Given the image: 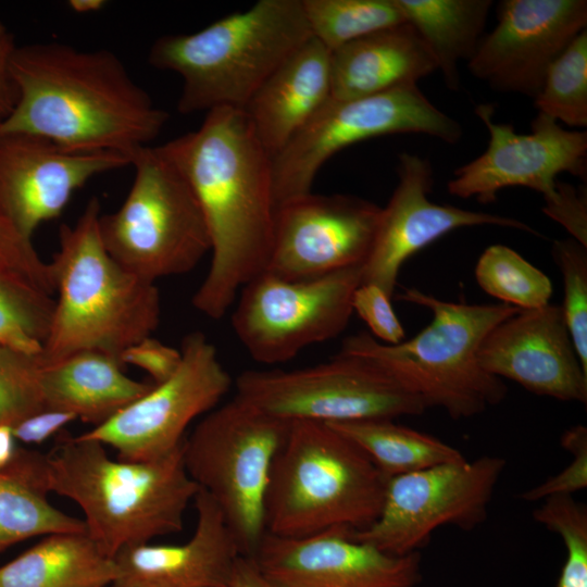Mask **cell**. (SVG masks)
I'll use <instances>...</instances> for the list:
<instances>
[{"label": "cell", "instance_id": "obj_46", "mask_svg": "<svg viewBox=\"0 0 587 587\" xmlns=\"http://www.w3.org/2000/svg\"><path fill=\"white\" fill-rule=\"evenodd\" d=\"M103 0H70L67 5L76 13H92L105 5Z\"/></svg>", "mask_w": 587, "mask_h": 587}, {"label": "cell", "instance_id": "obj_38", "mask_svg": "<svg viewBox=\"0 0 587 587\" xmlns=\"http://www.w3.org/2000/svg\"><path fill=\"white\" fill-rule=\"evenodd\" d=\"M0 268L22 274L54 292L50 265L37 253L32 239L22 236L0 209Z\"/></svg>", "mask_w": 587, "mask_h": 587}, {"label": "cell", "instance_id": "obj_14", "mask_svg": "<svg viewBox=\"0 0 587 587\" xmlns=\"http://www.w3.org/2000/svg\"><path fill=\"white\" fill-rule=\"evenodd\" d=\"M179 350L170 378L78 436L113 448L126 461L152 460L179 447L190 423L217 407L234 384L203 333L187 334Z\"/></svg>", "mask_w": 587, "mask_h": 587}, {"label": "cell", "instance_id": "obj_31", "mask_svg": "<svg viewBox=\"0 0 587 587\" xmlns=\"http://www.w3.org/2000/svg\"><path fill=\"white\" fill-rule=\"evenodd\" d=\"M302 7L312 37L329 51L405 23L396 0H302Z\"/></svg>", "mask_w": 587, "mask_h": 587}, {"label": "cell", "instance_id": "obj_2", "mask_svg": "<svg viewBox=\"0 0 587 587\" xmlns=\"http://www.w3.org/2000/svg\"><path fill=\"white\" fill-rule=\"evenodd\" d=\"M11 72L17 100L0 135L26 133L73 151L133 159L168 120L108 49L53 41L16 46Z\"/></svg>", "mask_w": 587, "mask_h": 587}, {"label": "cell", "instance_id": "obj_13", "mask_svg": "<svg viewBox=\"0 0 587 587\" xmlns=\"http://www.w3.org/2000/svg\"><path fill=\"white\" fill-rule=\"evenodd\" d=\"M505 463L501 457L484 455L389 477L378 517L351 537L405 555L423 548L441 526L471 530L486 520Z\"/></svg>", "mask_w": 587, "mask_h": 587}, {"label": "cell", "instance_id": "obj_35", "mask_svg": "<svg viewBox=\"0 0 587 587\" xmlns=\"http://www.w3.org/2000/svg\"><path fill=\"white\" fill-rule=\"evenodd\" d=\"M551 253L563 280V303L560 307L587 372V247L570 237L555 240Z\"/></svg>", "mask_w": 587, "mask_h": 587}, {"label": "cell", "instance_id": "obj_5", "mask_svg": "<svg viewBox=\"0 0 587 587\" xmlns=\"http://www.w3.org/2000/svg\"><path fill=\"white\" fill-rule=\"evenodd\" d=\"M310 38L302 0H259L196 33L158 38L148 61L182 77L180 113L243 110L262 84Z\"/></svg>", "mask_w": 587, "mask_h": 587}, {"label": "cell", "instance_id": "obj_15", "mask_svg": "<svg viewBox=\"0 0 587 587\" xmlns=\"http://www.w3.org/2000/svg\"><path fill=\"white\" fill-rule=\"evenodd\" d=\"M495 109L479 104L475 113L489 133L486 150L453 172L448 191L459 198L494 202L500 190L525 187L544 198L553 193L557 177L570 173L587 176V132L561 127L538 113L529 134H519L511 124L492 121Z\"/></svg>", "mask_w": 587, "mask_h": 587}, {"label": "cell", "instance_id": "obj_29", "mask_svg": "<svg viewBox=\"0 0 587 587\" xmlns=\"http://www.w3.org/2000/svg\"><path fill=\"white\" fill-rule=\"evenodd\" d=\"M329 425L354 441L388 478L465 459L445 441L394 420Z\"/></svg>", "mask_w": 587, "mask_h": 587}, {"label": "cell", "instance_id": "obj_47", "mask_svg": "<svg viewBox=\"0 0 587 587\" xmlns=\"http://www.w3.org/2000/svg\"><path fill=\"white\" fill-rule=\"evenodd\" d=\"M10 33H8L5 26L0 21V39L8 36Z\"/></svg>", "mask_w": 587, "mask_h": 587}, {"label": "cell", "instance_id": "obj_33", "mask_svg": "<svg viewBox=\"0 0 587 587\" xmlns=\"http://www.w3.org/2000/svg\"><path fill=\"white\" fill-rule=\"evenodd\" d=\"M538 113L571 127L587 126V30L549 66L534 98Z\"/></svg>", "mask_w": 587, "mask_h": 587}, {"label": "cell", "instance_id": "obj_23", "mask_svg": "<svg viewBox=\"0 0 587 587\" xmlns=\"http://www.w3.org/2000/svg\"><path fill=\"white\" fill-rule=\"evenodd\" d=\"M330 99V51L312 37L262 84L243 111L273 159Z\"/></svg>", "mask_w": 587, "mask_h": 587}, {"label": "cell", "instance_id": "obj_44", "mask_svg": "<svg viewBox=\"0 0 587 587\" xmlns=\"http://www.w3.org/2000/svg\"><path fill=\"white\" fill-rule=\"evenodd\" d=\"M227 587H274L259 571L250 557L241 555Z\"/></svg>", "mask_w": 587, "mask_h": 587}, {"label": "cell", "instance_id": "obj_22", "mask_svg": "<svg viewBox=\"0 0 587 587\" xmlns=\"http://www.w3.org/2000/svg\"><path fill=\"white\" fill-rule=\"evenodd\" d=\"M192 536L179 545L129 546L114 557L115 587H227L238 542L214 500L199 488Z\"/></svg>", "mask_w": 587, "mask_h": 587}, {"label": "cell", "instance_id": "obj_9", "mask_svg": "<svg viewBox=\"0 0 587 587\" xmlns=\"http://www.w3.org/2000/svg\"><path fill=\"white\" fill-rule=\"evenodd\" d=\"M290 424L235 396L204 414L184 439L189 476L220 508L245 557L254 554L266 533L270 474Z\"/></svg>", "mask_w": 587, "mask_h": 587}, {"label": "cell", "instance_id": "obj_26", "mask_svg": "<svg viewBox=\"0 0 587 587\" xmlns=\"http://www.w3.org/2000/svg\"><path fill=\"white\" fill-rule=\"evenodd\" d=\"M114 559L87 534L59 533L0 566V587H108Z\"/></svg>", "mask_w": 587, "mask_h": 587}, {"label": "cell", "instance_id": "obj_37", "mask_svg": "<svg viewBox=\"0 0 587 587\" xmlns=\"http://www.w3.org/2000/svg\"><path fill=\"white\" fill-rule=\"evenodd\" d=\"M561 445L572 454L571 463L557 475L524 491L521 499L538 501L555 495H573L587 487L586 427L576 425L567 429L562 435Z\"/></svg>", "mask_w": 587, "mask_h": 587}, {"label": "cell", "instance_id": "obj_25", "mask_svg": "<svg viewBox=\"0 0 587 587\" xmlns=\"http://www.w3.org/2000/svg\"><path fill=\"white\" fill-rule=\"evenodd\" d=\"M39 383L47 409L70 412L92 427L110 420L154 385L127 376L120 358L93 350L53 362L41 361Z\"/></svg>", "mask_w": 587, "mask_h": 587}, {"label": "cell", "instance_id": "obj_6", "mask_svg": "<svg viewBox=\"0 0 587 587\" xmlns=\"http://www.w3.org/2000/svg\"><path fill=\"white\" fill-rule=\"evenodd\" d=\"M387 482L370 457L329 424L291 422L270 474L265 532L289 538L362 532L378 517Z\"/></svg>", "mask_w": 587, "mask_h": 587}, {"label": "cell", "instance_id": "obj_12", "mask_svg": "<svg viewBox=\"0 0 587 587\" xmlns=\"http://www.w3.org/2000/svg\"><path fill=\"white\" fill-rule=\"evenodd\" d=\"M362 266L298 280L260 273L239 291L232 314L236 337L263 364L287 362L304 348L337 337L353 313Z\"/></svg>", "mask_w": 587, "mask_h": 587}, {"label": "cell", "instance_id": "obj_34", "mask_svg": "<svg viewBox=\"0 0 587 587\" xmlns=\"http://www.w3.org/2000/svg\"><path fill=\"white\" fill-rule=\"evenodd\" d=\"M536 522L557 533L566 549V558L555 587H587V509L573 495L544 499L533 513Z\"/></svg>", "mask_w": 587, "mask_h": 587}, {"label": "cell", "instance_id": "obj_39", "mask_svg": "<svg viewBox=\"0 0 587 587\" xmlns=\"http://www.w3.org/2000/svg\"><path fill=\"white\" fill-rule=\"evenodd\" d=\"M352 310L366 323L380 342L396 345L404 340V329L391 304V298L377 285L361 284L352 297Z\"/></svg>", "mask_w": 587, "mask_h": 587}, {"label": "cell", "instance_id": "obj_49", "mask_svg": "<svg viewBox=\"0 0 587 587\" xmlns=\"http://www.w3.org/2000/svg\"><path fill=\"white\" fill-rule=\"evenodd\" d=\"M417 587V586H416Z\"/></svg>", "mask_w": 587, "mask_h": 587}, {"label": "cell", "instance_id": "obj_3", "mask_svg": "<svg viewBox=\"0 0 587 587\" xmlns=\"http://www.w3.org/2000/svg\"><path fill=\"white\" fill-rule=\"evenodd\" d=\"M45 483L49 494L79 507L87 534L111 558L182 532L199 491L186 470L183 444L160 458L126 461L111 458L99 441L65 433L45 454Z\"/></svg>", "mask_w": 587, "mask_h": 587}, {"label": "cell", "instance_id": "obj_11", "mask_svg": "<svg viewBox=\"0 0 587 587\" xmlns=\"http://www.w3.org/2000/svg\"><path fill=\"white\" fill-rule=\"evenodd\" d=\"M408 133L452 145L461 139L463 129L417 84L361 98L330 99L272 159L276 207L311 192L320 168L340 150L371 138Z\"/></svg>", "mask_w": 587, "mask_h": 587}, {"label": "cell", "instance_id": "obj_43", "mask_svg": "<svg viewBox=\"0 0 587 587\" xmlns=\"http://www.w3.org/2000/svg\"><path fill=\"white\" fill-rule=\"evenodd\" d=\"M16 45L11 34L0 39V126L12 113L17 90L11 72V58Z\"/></svg>", "mask_w": 587, "mask_h": 587}, {"label": "cell", "instance_id": "obj_45", "mask_svg": "<svg viewBox=\"0 0 587 587\" xmlns=\"http://www.w3.org/2000/svg\"><path fill=\"white\" fill-rule=\"evenodd\" d=\"M17 441L11 425H0V472L5 470L17 452Z\"/></svg>", "mask_w": 587, "mask_h": 587}, {"label": "cell", "instance_id": "obj_40", "mask_svg": "<svg viewBox=\"0 0 587 587\" xmlns=\"http://www.w3.org/2000/svg\"><path fill=\"white\" fill-rule=\"evenodd\" d=\"M542 212L587 247V192L558 179L553 193L544 198Z\"/></svg>", "mask_w": 587, "mask_h": 587}, {"label": "cell", "instance_id": "obj_42", "mask_svg": "<svg viewBox=\"0 0 587 587\" xmlns=\"http://www.w3.org/2000/svg\"><path fill=\"white\" fill-rule=\"evenodd\" d=\"M75 420L77 417L70 412L46 408L17 422L12 429L17 442L41 445Z\"/></svg>", "mask_w": 587, "mask_h": 587}, {"label": "cell", "instance_id": "obj_20", "mask_svg": "<svg viewBox=\"0 0 587 587\" xmlns=\"http://www.w3.org/2000/svg\"><path fill=\"white\" fill-rule=\"evenodd\" d=\"M274 587H416L420 551L388 554L340 530L289 538L265 533L252 557Z\"/></svg>", "mask_w": 587, "mask_h": 587}, {"label": "cell", "instance_id": "obj_48", "mask_svg": "<svg viewBox=\"0 0 587 587\" xmlns=\"http://www.w3.org/2000/svg\"><path fill=\"white\" fill-rule=\"evenodd\" d=\"M108 587H115V586L111 585V586H108Z\"/></svg>", "mask_w": 587, "mask_h": 587}, {"label": "cell", "instance_id": "obj_19", "mask_svg": "<svg viewBox=\"0 0 587 587\" xmlns=\"http://www.w3.org/2000/svg\"><path fill=\"white\" fill-rule=\"evenodd\" d=\"M132 164L116 152H83L26 133L0 135V209L27 239L61 215L91 178Z\"/></svg>", "mask_w": 587, "mask_h": 587}, {"label": "cell", "instance_id": "obj_36", "mask_svg": "<svg viewBox=\"0 0 587 587\" xmlns=\"http://www.w3.org/2000/svg\"><path fill=\"white\" fill-rule=\"evenodd\" d=\"M40 354L0 345V425L13 426L46 409L40 383Z\"/></svg>", "mask_w": 587, "mask_h": 587}, {"label": "cell", "instance_id": "obj_1", "mask_svg": "<svg viewBox=\"0 0 587 587\" xmlns=\"http://www.w3.org/2000/svg\"><path fill=\"white\" fill-rule=\"evenodd\" d=\"M159 147L190 184L209 229L211 263L192 305L220 320L268 263L276 212L272 157L245 111L233 108L209 111L198 129Z\"/></svg>", "mask_w": 587, "mask_h": 587}, {"label": "cell", "instance_id": "obj_41", "mask_svg": "<svg viewBox=\"0 0 587 587\" xmlns=\"http://www.w3.org/2000/svg\"><path fill=\"white\" fill-rule=\"evenodd\" d=\"M120 360L123 365L129 364L141 369L153 384H160L175 373L182 353L180 350L149 336L125 349Z\"/></svg>", "mask_w": 587, "mask_h": 587}, {"label": "cell", "instance_id": "obj_21", "mask_svg": "<svg viewBox=\"0 0 587 587\" xmlns=\"http://www.w3.org/2000/svg\"><path fill=\"white\" fill-rule=\"evenodd\" d=\"M478 360L489 374L533 394L587 402V372L560 305L520 310L502 321L484 339Z\"/></svg>", "mask_w": 587, "mask_h": 587}, {"label": "cell", "instance_id": "obj_27", "mask_svg": "<svg viewBox=\"0 0 587 587\" xmlns=\"http://www.w3.org/2000/svg\"><path fill=\"white\" fill-rule=\"evenodd\" d=\"M45 454L22 449L0 472V552L33 537L86 532L83 520L48 500Z\"/></svg>", "mask_w": 587, "mask_h": 587}, {"label": "cell", "instance_id": "obj_32", "mask_svg": "<svg viewBox=\"0 0 587 587\" xmlns=\"http://www.w3.org/2000/svg\"><path fill=\"white\" fill-rule=\"evenodd\" d=\"M475 278L486 294L521 310L542 308L552 295L550 278L504 245L485 249L477 261Z\"/></svg>", "mask_w": 587, "mask_h": 587}, {"label": "cell", "instance_id": "obj_24", "mask_svg": "<svg viewBox=\"0 0 587 587\" xmlns=\"http://www.w3.org/2000/svg\"><path fill=\"white\" fill-rule=\"evenodd\" d=\"M435 71L429 49L405 22L330 51L332 99L361 98L416 84Z\"/></svg>", "mask_w": 587, "mask_h": 587}, {"label": "cell", "instance_id": "obj_30", "mask_svg": "<svg viewBox=\"0 0 587 587\" xmlns=\"http://www.w3.org/2000/svg\"><path fill=\"white\" fill-rule=\"evenodd\" d=\"M55 299L28 277L0 268V345L37 355L49 334Z\"/></svg>", "mask_w": 587, "mask_h": 587}, {"label": "cell", "instance_id": "obj_28", "mask_svg": "<svg viewBox=\"0 0 587 587\" xmlns=\"http://www.w3.org/2000/svg\"><path fill=\"white\" fill-rule=\"evenodd\" d=\"M405 22L419 33L445 84L460 87L458 65L474 55L492 5L491 0H396Z\"/></svg>", "mask_w": 587, "mask_h": 587}, {"label": "cell", "instance_id": "obj_7", "mask_svg": "<svg viewBox=\"0 0 587 587\" xmlns=\"http://www.w3.org/2000/svg\"><path fill=\"white\" fill-rule=\"evenodd\" d=\"M397 298L427 308L430 323L396 345L362 332L347 337L341 346L374 358L427 409L440 408L455 420L480 414L505 398V385L482 367L478 351L490 330L521 309L501 302L445 301L415 288L404 289Z\"/></svg>", "mask_w": 587, "mask_h": 587}, {"label": "cell", "instance_id": "obj_10", "mask_svg": "<svg viewBox=\"0 0 587 587\" xmlns=\"http://www.w3.org/2000/svg\"><path fill=\"white\" fill-rule=\"evenodd\" d=\"M234 385L236 397L290 423L395 420L427 410L377 360L344 346L312 366L245 371Z\"/></svg>", "mask_w": 587, "mask_h": 587}, {"label": "cell", "instance_id": "obj_8", "mask_svg": "<svg viewBox=\"0 0 587 587\" xmlns=\"http://www.w3.org/2000/svg\"><path fill=\"white\" fill-rule=\"evenodd\" d=\"M130 165L135 174L126 198L99 218L105 249L152 283L192 271L211 251V240L190 184L159 146L137 151Z\"/></svg>", "mask_w": 587, "mask_h": 587}, {"label": "cell", "instance_id": "obj_18", "mask_svg": "<svg viewBox=\"0 0 587 587\" xmlns=\"http://www.w3.org/2000/svg\"><path fill=\"white\" fill-rule=\"evenodd\" d=\"M398 184L385 208L371 251L362 266L361 284L380 287L391 299L400 270L413 254L458 228L495 225L536 233L522 221L471 211L429 200L434 173L428 160L399 154Z\"/></svg>", "mask_w": 587, "mask_h": 587}, {"label": "cell", "instance_id": "obj_4", "mask_svg": "<svg viewBox=\"0 0 587 587\" xmlns=\"http://www.w3.org/2000/svg\"><path fill=\"white\" fill-rule=\"evenodd\" d=\"M100 215V202L93 197L74 225L60 227L59 250L49 262L58 298L40 353L43 363L86 350L120 358L152 336L160 323L155 283L110 255L99 232Z\"/></svg>", "mask_w": 587, "mask_h": 587}, {"label": "cell", "instance_id": "obj_17", "mask_svg": "<svg viewBox=\"0 0 587 587\" xmlns=\"http://www.w3.org/2000/svg\"><path fill=\"white\" fill-rule=\"evenodd\" d=\"M586 25V0L500 1L498 23L467 67L495 90L534 99L551 63Z\"/></svg>", "mask_w": 587, "mask_h": 587}, {"label": "cell", "instance_id": "obj_16", "mask_svg": "<svg viewBox=\"0 0 587 587\" xmlns=\"http://www.w3.org/2000/svg\"><path fill=\"white\" fill-rule=\"evenodd\" d=\"M380 212L369 200L340 193L309 192L280 203L265 271L298 280L363 265Z\"/></svg>", "mask_w": 587, "mask_h": 587}]
</instances>
